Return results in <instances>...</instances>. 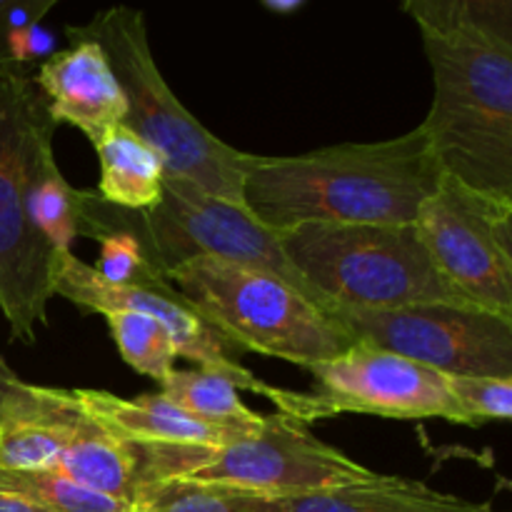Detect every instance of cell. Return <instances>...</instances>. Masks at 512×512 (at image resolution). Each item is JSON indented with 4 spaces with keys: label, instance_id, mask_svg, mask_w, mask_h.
I'll list each match as a JSON object with an SVG mask.
<instances>
[{
    "label": "cell",
    "instance_id": "1",
    "mask_svg": "<svg viewBox=\"0 0 512 512\" xmlns=\"http://www.w3.org/2000/svg\"><path fill=\"white\" fill-rule=\"evenodd\" d=\"M433 70L423 130L443 173L512 195V3L405 0Z\"/></svg>",
    "mask_w": 512,
    "mask_h": 512
},
{
    "label": "cell",
    "instance_id": "2",
    "mask_svg": "<svg viewBox=\"0 0 512 512\" xmlns=\"http://www.w3.org/2000/svg\"><path fill=\"white\" fill-rule=\"evenodd\" d=\"M440 170L423 125L388 140L340 143L303 155H250L248 213L283 233L303 223L408 225L438 185Z\"/></svg>",
    "mask_w": 512,
    "mask_h": 512
},
{
    "label": "cell",
    "instance_id": "3",
    "mask_svg": "<svg viewBox=\"0 0 512 512\" xmlns=\"http://www.w3.org/2000/svg\"><path fill=\"white\" fill-rule=\"evenodd\" d=\"M65 33L70 43L93 40L100 45L128 105L123 125L160 155L165 173L248 210L243 198L248 153L220 140L185 110L155 63L145 15L138 8L115 5L100 10L88 23L68 25Z\"/></svg>",
    "mask_w": 512,
    "mask_h": 512
},
{
    "label": "cell",
    "instance_id": "4",
    "mask_svg": "<svg viewBox=\"0 0 512 512\" xmlns=\"http://www.w3.org/2000/svg\"><path fill=\"white\" fill-rule=\"evenodd\" d=\"M280 245L330 318L343 310H395L448 303L475 308L443 278L415 223H303L283 230Z\"/></svg>",
    "mask_w": 512,
    "mask_h": 512
},
{
    "label": "cell",
    "instance_id": "5",
    "mask_svg": "<svg viewBox=\"0 0 512 512\" xmlns=\"http://www.w3.org/2000/svg\"><path fill=\"white\" fill-rule=\"evenodd\" d=\"M165 278L205 325L238 348L308 370L353 345L323 308L263 270L195 258L175 265Z\"/></svg>",
    "mask_w": 512,
    "mask_h": 512
},
{
    "label": "cell",
    "instance_id": "6",
    "mask_svg": "<svg viewBox=\"0 0 512 512\" xmlns=\"http://www.w3.org/2000/svg\"><path fill=\"white\" fill-rule=\"evenodd\" d=\"M48 103L25 68L0 70V313L15 343L33 345L48 325L55 250L25 213L30 168L55 135Z\"/></svg>",
    "mask_w": 512,
    "mask_h": 512
},
{
    "label": "cell",
    "instance_id": "7",
    "mask_svg": "<svg viewBox=\"0 0 512 512\" xmlns=\"http://www.w3.org/2000/svg\"><path fill=\"white\" fill-rule=\"evenodd\" d=\"M130 220L150 260L163 273L195 258L225 260L285 280L328 313L323 298L288 260L275 230L178 175L165 173L163 200L153 210H130Z\"/></svg>",
    "mask_w": 512,
    "mask_h": 512
},
{
    "label": "cell",
    "instance_id": "8",
    "mask_svg": "<svg viewBox=\"0 0 512 512\" xmlns=\"http://www.w3.org/2000/svg\"><path fill=\"white\" fill-rule=\"evenodd\" d=\"M415 228L435 268L468 303L512 320V195L443 173Z\"/></svg>",
    "mask_w": 512,
    "mask_h": 512
},
{
    "label": "cell",
    "instance_id": "9",
    "mask_svg": "<svg viewBox=\"0 0 512 512\" xmlns=\"http://www.w3.org/2000/svg\"><path fill=\"white\" fill-rule=\"evenodd\" d=\"M375 470L323 443L288 415H265L263 428L215 450H198L175 480L218 485L265 500H290L368 483Z\"/></svg>",
    "mask_w": 512,
    "mask_h": 512
},
{
    "label": "cell",
    "instance_id": "10",
    "mask_svg": "<svg viewBox=\"0 0 512 512\" xmlns=\"http://www.w3.org/2000/svg\"><path fill=\"white\" fill-rule=\"evenodd\" d=\"M333 320L353 343H370L440 375L512 380V320L490 310L428 303L343 310Z\"/></svg>",
    "mask_w": 512,
    "mask_h": 512
},
{
    "label": "cell",
    "instance_id": "11",
    "mask_svg": "<svg viewBox=\"0 0 512 512\" xmlns=\"http://www.w3.org/2000/svg\"><path fill=\"white\" fill-rule=\"evenodd\" d=\"M315 393L288 390L280 413L310 425L340 413L378 415L388 420H448L465 423L448 393L445 375L370 343H353L338 358L310 365Z\"/></svg>",
    "mask_w": 512,
    "mask_h": 512
},
{
    "label": "cell",
    "instance_id": "12",
    "mask_svg": "<svg viewBox=\"0 0 512 512\" xmlns=\"http://www.w3.org/2000/svg\"><path fill=\"white\" fill-rule=\"evenodd\" d=\"M53 295L68 300L83 313L105 315L115 313V310H133V313L155 315L173 335L178 358L193 360L198 368L225 375L238 390H248V393L273 400L278 410L283 405L285 390L265 383L248 368H243L238 360L230 358L225 353V340L210 325H205L180 295H165L143 288H118V285L105 283L95 273L93 265L75 258L73 250L55 253Z\"/></svg>",
    "mask_w": 512,
    "mask_h": 512
},
{
    "label": "cell",
    "instance_id": "13",
    "mask_svg": "<svg viewBox=\"0 0 512 512\" xmlns=\"http://www.w3.org/2000/svg\"><path fill=\"white\" fill-rule=\"evenodd\" d=\"M33 80L55 125H73L90 143L125 123V95L108 58L93 40H73L70 48L50 55Z\"/></svg>",
    "mask_w": 512,
    "mask_h": 512
},
{
    "label": "cell",
    "instance_id": "14",
    "mask_svg": "<svg viewBox=\"0 0 512 512\" xmlns=\"http://www.w3.org/2000/svg\"><path fill=\"white\" fill-rule=\"evenodd\" d=\"M73 390L43 388L20 380L0 400V470L45 473L83 425Z\"/></svg>",
    "mask_w": 512,
    "mask_h": 512
},
{
    "label": "cell",
    "instance_id": "15",
    "mask_svg": "<svg viewBox=\"0 0 512 512\" xmlns=\"http://www.w3.org/2000/svg\"><path fill=\"white\" fill-rule=\"evenodd\" d=\"M73 395L90 420L133 445L215 450L253 433V430L233 428V425L205 423L180 410L160 393L120 398L108 390L83 388L73 390Z\"/></svg>",
    "mask_w": 512,
    "mask_h": 512
},
{
    "label": "cell",
    "instance_id": "16",
    "mask_svg": "<svg viewBox=\"0 0 512 512\" xmlns=\"http://www.w3.org/2000/svg\"><path fill=\"white\" fill-rule=\"evenodd\" d=\"M270 512H498L490 503L458 498L420 480L380 475L368 483L305 495V498L270 500Z\"/></svg>",
    "mask_w": 512,
    "mask_h": 512
},
{
    "label": "cell",
    "instance_id": "17",
    "mask_svg": "<svg viewBox=\"0 0 512 512\" xmlns=\"http://www.w3.org/2000/svg\"><path fill=\"white\" fill-rule=\"evenodd\" d=\"M58 473L105 498L135 505L140 493L138 448L85 415L83 425L60 455Z\"/></svg>",
    "mask_w": 512,
    "mask_h": 512
},
{
    "label": "cell",
    "instance_id": "18",
    "mask_svg": "<svg viewBox=\"0 0 512 512\" xmlns=\"http://www.w3.org/2000/svg\"><path fill=\"white\" fill-rule=\"evenodd\" d=\"M100 160L95 193L123 210H153L163 200L165 168L160 155L125 125L105 130L93 143Z\"/></svg>",
    "mask_w": 512,
    "mask_h": 512
},
{
    "label": "cell",
    "instance_id": "19",
    "mask_svg": "<svg viewBox=\"0 0 512 512\" xmlns=\"http://www.w3.org/2000/svg\"><path fill=\"white\" fill-rule=\"evenodd\" d=\"M88 190L73 188L60 173L53 153V138L40 143L30 168V188L25 213L35 233L55 250H73L80 238V220Z\"/></svg>",
    "mask_w": 512,
    "mask_h": 512
},
{
    "label": "cell",
    "instance_id": "20",
    "mask_svg": "<svg viewBox=\"0 0 512 512\" xmlns=\"http://www.w3.org/2000/svg\"><path fill=\"white\" fill-rule=\"evenodd\" d=\"M160 395L205 423L258 430L265 420L240 400L238 388L225 375L213 370H173L160 385Z\"/></svg>",
    "mask_w": 512,
    "mask_h": 512
},
{
    "label": "cell",
    "instance_id": "21",
    "mask_svg": "<svg viewBox=\"0 0 512 512\" xmlns=\"http://www.w3.org/2000/svg\"><path fill=\"white\" fill-rule=\"evenodd\" d=\"M103 318L125 365L163 385L178 360V348L168 328L155 315L133 313V310H115L105 313Z\"/></svg>",
    "mask_w": 512,
    "mask_h": 512
},
{
    "label": "cell",
    "instance_id": "22",
    "mask_svg": "<svg viewBox=\"0 0 512 512\" xmlns=\"http://www.w3.org/2000/svg\"><path fill=\"white\" fill-rule=\"evenodd\" d=\"M133 512H270V500L218 485L160 480L140 490Z\"/></svg>",
    "mask_w": 512,
    "mask_h": 512
},
{
    "label": "cell",
    "instance_id": "23",
    "mask_svg": "<svg viewBox=\"0 0 512 512\" xmlns=\"http://www.w3.org/2000/svg\"><path fill=\"white\" fill-rule=\"evenodd\" d=\"M0 490L30 500L45 512H133V505L93 493L58 473L0 470Z\"/></svg>",
    "mask_w": 512,
    "mask_h": 512
},
{
    "label": "cell",
    "instance_id": "24",
    "mask_svg": "<svg viewBox=\"0 0 512 512\" xmlns=\"http://www.w3.org/2000/svg\"><path fill=\"white\" fill-rule=\"evenodd\" d=\"M445 385L468 425L508 423L512 418V380L445 375Z\"/></svg>",
    "mask_w": 512,
    "mask_h": 512
},
{
    "label": "cell",
    "instance_id": "25",
    "mask_svg": "<svg viewBox=\"0 0 512 512\" xmlns=\"http://www.w3.org/2000/svg\"><path fill=\"white\" fill-rule=\"evenodd\" d=\"M10 3L13 0H0V70L3 68H18L10 58L8 38H10Z\"/></svg>",
    "mask_w": 512,
    "mask_h": 512
},
{
    "label": "cell",
    "instance_id": "26",
    "mask_svg": "<svg viewBox=\"0 0 512 512\" xmlns=\"http://www.w3.org/2000/svg\"><path fill=\"white\" fill-rule=\"evenodd\" d=\"M0 512H45V510L38 508L35 503H30V500L20 498V495L0 490Z\"/></svg>",
    "mask_w": 512,
    "mask_h": 512
},
{
    "label": "cell",
    "instance_id": "27",
    "mask_svg": "<svg viewBox=\"0 0 512 512\" xmlns=\"http://www.w3.org/2000/svg\"><path fill=\"white\" fill-rule=\"evenodd\" d=\"M18 383H20V378L13 373V368L5 363L3 355H0V400H3L5 395H8Z\"/></svg>",
    "mask_w": 512,
    "mask_h": 512
}]
</instances>
